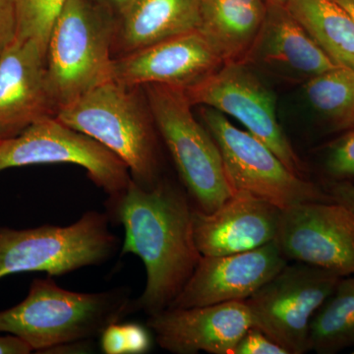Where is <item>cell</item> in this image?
I'll return each mask as SVG.
<instances>
[{
  "label": "cell",
  "mask_w": 354,
  "mask_h": 354,
  "mask_svg": "<svg viewBox=\"0 0 354 354\" xmlns=\"http://www.w3.org/2000/svg\"><path fill=\"white\" fill-rule=\"evenodd\" d=\"M111 221L124 228L121 256H138L146 268V286L135 299L147 315L169 308L196 269L202 254L193 232V208L187 195L160 180L144 188L131 180L118 196L108 198Z\"/></svg>",
  "instance_id": "obj_1"
},
{
  "label": "cell",
  "mask_w": 354,
  "mask_h": 354,
  "mask_svg": "<svg viewBox=\"0 0 354 354\" xmlns=\"http://www.w3.org/2000/svg\"><path fill=\"white\" fill-rule=\"evenodd\" d=\"M136 311L127 288L84 293L64 290L53 281L36 279L27 297L0 311V333L19 337L32 351L88 341Z\"/></svg>",
  "instance_id": "obj_2"
},
{
  "label": "cell",
  "mask_w": 354,
  "mask_h": 354,
  "mask_svg": "<svg viewBox=\"0 0 354 354\" xmlns=\"http://www.w3.org/2000/svg\"><path fill=\"white\" fill-rule=\"evenodd\" d=\"M139 88L106 81L60 109L55 116L118 156L135 183L152 188L162 180L158 133Z\"/></svg>",
  "instance_id": "obj_3"
},
{
  "label": "cell",
  "mask_w": 354,
  "mask_h": 354,
  "mask_svg": "<svg viewBox=\"0 0 354 354\" xmlns=\"http://www.w3.org/2000/svg\"><path fill=\"white\" fill-rule=\"evenodd\" d=\"M116 28L88 0H68L46 53V81L57 113L111 80Z\"/></svg>",
  "instance_id": "obj_4"
},
{
  "label": "cell",
  "mask_w": 354,
  "mask_h": 354,
  "mask_svg": "<svg viewBox=\"0 0 354 354\" xmlns=\"http://www.w3.org/2000/svg\"><path fill=\"white\" fill-rule=\"evenodd\" d=\"M144 88L158 135L195 208L215 211L234 192L215 139L195 118L183 88L158 84Z\"/></svg>",
  "instance_id": "obj_5"
},
{
  "label": "cell",
  "mask_w": 354,
  "mask_h": 354,
  "mask_svg": "<svg viewBox=\"0 0 354 354\" xmlns=\"http://www.w3.org/2000/svg\"><path fill=\"white\" fill-rule=\"evenodd\" d=\"M108 214L88 211L66 227H0V279L19 272L62 276L111 259L120 242Z\"/></svg>",
  "instance_id": "obj_6"
},
{
  "label": "cell",
  "mask_w": 354,
  "mask_h": 354,
  "mask_svg": "<svg viewBox=\"0 0 354 354\" xmlns=\"http://www.w3.org/2000/svg\"><path fill=\"white\" fill-rule=\"evenodd\" d=\"M200 115L220 149L234 191L249 193L281 209L305 202L332 201L324 187L291 171L271 149L234 127L221 111L203 106Z\"/></svg>",
  "instance_id": "obj_7"
},
{
  "label": "cell",
  "mask_w": 354,
  "mask_h": 354,
  "mask_svg": "<svg viewBox=\"0 0 354 354\" xmlns=\"http://www.w3.org/2000/svg\"><path fill=\"white\" fill-rule=\"evenodd\" d=\"M342 278L313 266L286 264L244 301L252 317L253 327L283 346L288 354L308 353L312 319Z\"/></svg>",
  "instance_id": "obj_8"
},
{
  "label": "cell",
  "mask_w": 354,
  "mask_h": 354,
  "mask_svg": "<svg viewBox=\"0 0 354 354\" xmlns=\"http://www.w3.org/2000/svg\"><path fill=\"white\" fill-rule=\"evenodd\" d=\"M80 165L109 198L127 189L132 177L127 165L92 137L48 116L13 138L0 140V172L32 165Z\"/></svg>",
  "instance_id": "obj_9"
},
{
  "label": "cell",
  "mask_w": 354,
  "mask_h": 354,
  "mask_svg": "<svg viewBox=\"0 0 354 354\" xmlns=\"http://www.w3.org/2000/svg\"><path fill=\"white\" fill-rule=\"evenodd\" d=\"M184 90L192 106H208L232 116L271 149L291 171L306 177V167L277 118L274 95L247 64H225Z\"/></svg>",
  "instance_id": "obj_10"
},
{
  "label": "cell",
  "mask_w": 354,
  "mask_h": 354,
  "mask_svg": "<svg viewBox=\"0 0 354 354\" xmlns=\"http://www.w3.org/2000/svg\"><path fill=\"white\" fill-rule=\"evenodd\" d=\"M276 243L288 260L354 276V212L330 202L283 209Z\"/></svg>",
  "instance_id": "obj_11"
},
{
  "label": "cell",
  "mask_w": 354,
  "mask_h": 354,
  "mask_svg": "<svg viewBox=\"0 0 354 354\" xmlns=\"http://www.w3.org/2000/svg\"><path fill=\"white\" fill-rule=\"evenodd\" d=\"M288 261L276 241L244 252L202 256L169 308L245 301L281 272Z\"/></svg>",
  "instance_id": "obj_12"
},
{
  "label": "cell",
  "mask_w": 354,
  "mask_h": 354,
  "mask_svg": "<svg viewBox=\"0 0 354 354\" xmlns=\"http://www.w3.org/2000/svg\"><path fill=\"white\" fill-rule=\"evenodd\" d=\"M147 327L158 346L171 353L234 354L253 322L245 302L232 301L167 308L148 316Z\"/></svg>",
  "instance_id": "obj_13"
},
{
  "label": "cell",
  "mask_w": 354,
  "mask_h": 354,
  "mask_svg": "<svg viewBox=\"0 0 354 354\" xmlns=\"http://www.w3.org/2000/svg\"><path fill=\"white\" fill-rule=\"evenodd\" d=\"M223 64L196 30L113 58L111 80L128 87L158 84L186 88Z\"/></svg>",
  "instance_id": "obj_14"
},
{
  "label": "cell",
  "mask_w": 354,
  "mask_h": 354,
  "mask_svg": "<svg viewBox=\"0 0 354 354\" xmlns=\"http://www.w3.org/2000/svg\"><path fill=\"white\" fill-rule=\"evenodd\" d=\"M283 209L243 191H234L211 213L193 208V232L202 256L253 250L276 241Z\"/></svg>",
  "instance_id": "obj_15"
},
{
  "label": "cell",
  "mask_w": 354,
  "mask_h": 354,
  "mask_svg": "<svg viewBox=\"0 0 354 354\" xmlns=\"http://www.w3.org/2000/svg\"><path fill=\"white\" fill-rule=\"evenodd\" d=\"M55 115L46 53L35 41L16 39L0 57V140L13 138L32 123Z\"/></svg>",
  "instance_id": "obj_16"
},
{
  "label": "cell",
  "mask_w": 354,
  "mask_h": 354,
  "mask_svg": "<svg viewBox=\"0 0 354 354\" xmlns=\"http://www.w3.org/2000/svg\"><path fill=\"white\" fill-rule=\"evenodd\" d=\"M246 64L305 83L335 65L283 4L268 3L259 36Z\"/></svg>",
  "instance_id": "obj_17"
},
{
  "label": "cell",
  "mask_w": 354,
  "mask_h": 354,
  "mask_svg": "<svg viewBox=\"0 0 354 354\" xmlns=\"http://www.w3.org/2000/svg\"><path fill=\"white\" fill-rule=\"evenodd\" d=\"M120 15L114 44L124 55L199 30L201 0H133Z\"/></svg>",
  "instance_id": "obj_18"
},
{
  "label": "cell",
  "mask_w": 354,
  "mask_h": 354,
  "mask_svg": "<svg viewBox=\"0 0 354 354\" xmlns=\"http://www.w3.org/2000/svg\"><path fill=\"white\" fill-rule=\"evenodd\" d=\"M267 9L266 0H201L199 31L223 64H246Z\"/></svg>",
  "instance_id": "obj_19"
},
{
  "label": "cell",
  "mask_w": 354,
  "mask_h": 354,
  "mask_svg": "<svg viewBox=\"0 0 354 354\" xmlns=\"http://www.w3.org/2000/svg\"><path fill=\"white\" fill-rule=\"evenodd\" d=\"M286 8L337 66L354 70V20L335 0H288Z\"/></svg>",
  "instance_id": "obj_20"
},
{
  "label": "cell",
  "mask_w": 354,
  "mask_h": 354,
  "mask_svg": "<svg viewBox=\"0 0 354 354\" xmlns=\"http://www.w3.org/2000/svg\"><path fill=\"white\" fill-rule=\"evenodd\" d=\"M310 351L334 354L354 346V276L344 277L312 319Z\"/></svg>",
  "instance_id": "obj_21"
},
{
  "label": "cell",
  "mask_w": 354,
  "mask_h": 354,
  "mask_svg": "<svg viewBox=\"0 0 354 354\" xmlns=\"http://www.w3.org/2000/svg\"><path fill=\"white\" fill-rule=\"evenodd\" d=\"M310 106L334 130L354 128V70L335 66L304 84Z\"/></svg>",
  "instance_id": "obj_22"
},
{
  "label": "cell",
  "mask_w": 354,
  "mask_h": 354,
  "mask_svg": "<svg viewBox=\"0 0 354 354\" xmlns=\"http://www.w3.org/2000/svg\"><path fill=\"white\" fill-rule=\"evenodd\" d=\"M68 0H14L17 39H29L46 53L48 39Z\"/></svg>",
  "instance_id": "obj_23"
},
{
  "label": "cell",
  "mask_w": 354,
  "mask_h": 354,
  "mask_svg": "<svg viewBox=\"0 0 354 354\" xmlns=\"http://www.w3.org/2000/svg\"><path fill=\"white\" fill-rule=\"evenodd\" d=\"M326 183H354V128L333 140L322 151Z\"/></svg>",
  "instance_id": "obj_24"
},
{
  "label": "cell",
  "mask_w": 354,
  "mask_h": 354,
  "mask_svg": "<svg viewBox=\"0 0 354 354\" xmlns=\"http://www.w3.org/2000/svg\"><path fill=\"white\" fill-rule=\"evenodd\" d=\"M151 346L148 330L136 323H114L101 335V348L106 354H144Z\"/></svg>",
  "instance_id": "obj_25"
},
{
  "label": "cell",
  "mask_w": 354,
  "mask_h": 354,
  "mask_svg": "<svg viewBox=\"0 0 354 354\" xmlns=\"http://www.w3.org/2000/svg\"><path fill=\"white\" fill-rule=\"evenodd\" d=\"M234 354H288L264 333L251 327L237 344Z\"/></svg>",
  "instance_id": "obj_26"
},
{
  "label": "cell",
  "mask_w": 354,
  "mask_h": 354,
  "mask_svg": "<svg viewBox=\"0 0 354 354\" xmlns=\"http://www.w3.org/2000/svg\"><path fill=\"white\" fill-rule=\"evenodd\" d=\"M17 39V16L14 0H0V57Z\"/></svg>",
  "instance_id": "obj_27"
},
{
  "label": "cell",
  "mask_w": 354,
  "mask_h": 354,
  "mask_svg": "<svg viewBox=\"0 0 354 354\" xmlns=\"http://www.w3.org/2000/svg\"><path fill=\"white\" fill-rule=\"evenodd\" d=\"M332 201L344 205L354 212V183H328L324 184Z\"/></svg>",
  "instance_id": "obj_28"
},
{
  "label": "cell",
  "mask_w": 354,
  "mask_h": 354,
  "mask_svg": "<svg viewBox=\"0 0 354 354\" xmlns=\"http://www.w3.org/2000/svg\"><path fill=\"white\" fill-rule=\"evenodd\" d=\"M32 349L19 337L12 335H0V354H28Z\"/></svg>",
  "instance_id": "obj_29"
},
{
  "label": "cell",
  "mask_w": 354,
  "mask_h": 354,
  "mask_svg": "<svg viewBox=\"0 0 354 354\" xmlns=\"http://www.w3.org/2000/svg\"><path fill=\"white\" fill-rule=\"evenodd\" d=\"M133 0H100L102 6L109 7L120 14L127 9Z\"/></svg>",
  "instance_id": "obj_30"
},
{
  "label": "cell",
  "mask_w": 354,
  "mask_h": 354,
  "mask_svg": "<svg viewBox=\"0 0 354 354\" xmlns=\"http://www.w3.org/2000/svg\"><path fill=\"white\" fill-rule=\"evenodd\" d=\"M335 1L341 4L351 14V17L354 20V0H335Z\"/></svg>",
  "instance_id": "obj_31"
},
{
  "label": "cell",
  "mask_w": 354,
  "mask_h": 354,
  "mask_svg": "<svg viewBox=\"0 0 354 354\" xmlns=\"http://www.w3.org/2000/svg\"><path fill=\"white\" fill-rule=\"evenodd\" d=\"M286 1L288 0H266L267 3L283 4V6H286Z\"/></svg>",
  "instance_id": "obj_32"
},
{
  "label": "cell",
  "mask_w": 354,
  "mask_h": 354,
  "mask_svg": "<svg viewBox=\"0 0 354 354\" xmlns=\"http://www.w3.org/2000/svg\"><path fill=\"white\" fill-rule=\"evenodd\" d=\"M353 353H354V351H353Z\"/></svg>",
  "instance_id": "obj_33"
}]
</instances>
